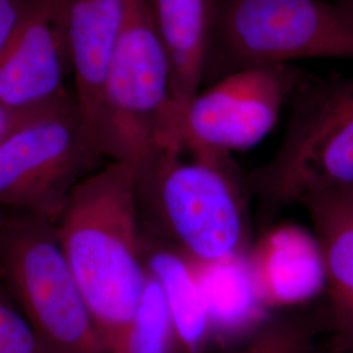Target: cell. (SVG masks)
I'll use <instances>...</instances> for the list:
<instances>
[{
    "label": "cell",
    "instance_id": "11",
    "mask_svg": "<svg viewBox=\"0 0 353 353\" xmlns=\"http://www.w3.org/2000/svg\"><path fill=\"white\" fill-rule=\"evenodd\" d=\"M252 285L268 306L309 303L327 290L323 256L313 233L297 225H278L246 252Z\"/></svg>",
    "mask_w": 353,
    "mask_h": 353
},
{
    "label": "cell",
    "instance_id": "9",
    "mask_svg": "<svg viewBox=\"0 0 353 353\" xmlns=\"http://www.w3.org/2000/svg\"><path fill=\"white\" fill-rule=\"evenodd\" d=\"M72 72L64 0H29L24 17L0 58V103L37 109L70 92Z\"/></svg>",
    "mask_w": 353,
    "mask_h": 353
},
{
    "label": "cell",
    "instance_id": "21",
    "mask_svg": "<svg viewBox=\"0 0 353 353\" xmlns=\"http://www.w3.org/2000/svg\"><path fill=\"white\" fill-rule=\"evenodd\" d=\"M4 217H6V211H3V210H0V227H1V224H3V221H4Z\"/></svg>",
    "mask_w": 353,
    "mask_h": 353
},
{
    "label": "cell",
    "instance_id": "17",
    "mask_svg": "<svg viewBox=\"0 0 353 353\" xmlns=\"http://www.w3.org/2000/svg\"><path fill=\"white\" fill-rule=\"evenodd\" d=\"M314 316H281L263 323L242 353H316Z\"/></svg>",
    "mask_w": 353,
    "mask_h": 353
},
{
    "label": "cell",
    "instance_id": "8",
    "mask_svg": "<svg viewBox=\"0 0 353 353\" xmlns=\"http://www.w3.org/2000/svg\"><path fill=\"white\" fill-rule=\"evenodd\" d=\"M305 76L290 64L250 67L201 90L176 122L170 150L221 157L261 143Z\"/></svg>",
    "mask_w": 353,
    "mask_h": 353
},
{
    "label": "cell",
    "instance_id": "13",
    "mask_svg": "<svg viewBox=\"0 0 353 353\" xmlns=\"http://www.w3.org/2000/svg\"><path fill=\"white\" fill-rule=\"evenodd\" d=\"M303 205L323 256L338 341L353 351V186L309 196Z\"/></svg>",
    "mask_w": 353,
    "mask_h": 353
},
{
    "label": "cell",
    "instance_id": "10",
    "mask_svg": "<svg viewBox=\"0 0 353 353\" xmlns=\"http://www.w3.org/2000/svg\"><path fill=\"white\" fill-rule=\"evenodd\" d=\"M132 0H64L76 102L90 147L96 134L106 70L127 21Z\"/></svg>",
    "mask_w": 353,
    "mask_h": 353
},
{
    "label": "cell",
    "instance_id": "22",
    "mask_svg": "<svg viewBox=\"0 0 353 353\" xmlns=\"http://www.w3.org/2000/svg\"><path fill=\"white\" fill-rule=\"evenodd\" d=\"M316 353H318V352H316Z\"/></svg>",
    "mask_w": 353,
    "mask_h": 353
},
{
    "label": "cell",
    "instance_id": "19",
    "mask_svg": "<svg viewBox=\"0 0 353 353\" xmlns=\"http://www.w3.org/2000/svg\"><path fill=\"white\" fill-rule=\"evenodd\" d=\"M29 0H0V58L20 26Z\"/></svg>",
    "mask_w": 353,
    "mask_h": 353
},
{
    "label": "cell",
    "instance_id": "4",
    "mask_svg": "<svg viewBox=\"0 0 353 353\" xmlns=\"http://www.w3.org/2000/svg\"><path fill=\"white\" fill-rule=\"evenodd\" d=\"M310 58L353 59V0H214L207 72Z\"/></svg>",
    "mask_w": 353,
    "mask_h": 353
},
{
    "label": "cell",
    "instance_id": "3",
    "mask_svg": "<svg viewBox=\"0 0 353 353\" xmlns=\"http://www.w3.org/2000/svg\"><path fill=\"white\" fill-rule=\"evenodd\" d=\"M290 103L278 151L246 178L262 224L309 196L353 186V76L303 77Z\"/></svg>",
    "mask_w": 353,
    "mask_h": 353
},
{
    "label": "cell",
    "instance_id": "14",
    "mask_svg": "<svg viewBox=\"0 0 353 353\" xmlns=\"http://www.w3.org/2000/svg\"><path fill=\"white\" fill-rule=\"evenodd\" d=\"M144 250L148 272L164 292L182 351L199 352L212 326L192 265L172 249L145 236Z\"/></svg>",
    "mask_w": 353,
    "mask_h": 353
},
{
    "label": "cell",
    "instance_id": "20",
    "mask_svg": "<svg viewBox=\"0 0 353 353\" xmlns=\"http://www.w3.org/2000/svg\"><path fill=\"white\" fill-rule=\"evenodd\" d=\"M51 105L37 108V109H13L0 103V147L10 139L11 135L14 134L20 127L24 126L26 122H29L30 119L37 117L38 114L50 108Z\"/></svg>",
    "mask_w": 353,
    "mask_h": 353
},
{
    "label": "cell",
    "instance_id": "18",
    "mask_svg": "<svg viewBox=\"0 0 353 353\" xmlns=\"http://www.w3.org/2000/svg\"><path fill=\"white\" fill-rule=\"evenodd\" d=\"M0 353H46L0 276Z\"/></svg>",
    "mask_w": 353,
    "mask_h": 353
},
{
    "label": "cell",
    "instance_id": "15",
    "mask_svg": "<svg viewBox=\"0 0 353 353\" xmlns=\"http://www.w3.org/2000/svg\"><path fill=\"white\" fill-rule=\"evenodd\" d=\"M202 290L212 331L232 334L254 325L261 303L246 263V254L211 265H191Z\"/></svg>",
    "mask_w": 353,
    "mask_h": 353
},
{
    "label": "cell",
    "instance_id": "5",
    "mask_svg": "<svg viewBox=\"0 0 353 353\" xmlns=\"http://www.w3.org/2000/svg\"><path fill=\"white\" fill-rule=\"evenodd\" d=\"M0 276L46 353H108L67 261L57 224L6 211Z\"/></svg>",
    "mask_w": 353,
    "mask_h": 353
},
{
    "label": "cell",
    "instance_id": "16",
    "mask_svg": "<svg viewBox=\"0 0 353 353\" xmlns=\"http://www.w3.org/2000/svg\"><path fill=\"white\" fill-rule=\"evenodd\" d=\"M109 353H183L164 292L150 272L137 312Z\"/></svg>",
    "mask_w": 353,
    "mask_h": 353
},
{
    "label": "cell",
    "instance_id": "12",
    "mask_svg": "<svg viewBox=\"0 0 353 353\" xmlns=\"http://www.w3.org/2000/svg\"><path fill=\"white\" fill-rule=\"evenodd\" d=\"M152 21L172 70L170 123L201 92L214 28V0H148Z\"/></svg>",
    "mask_w": 353,
    "mask_h": 353
},
{
    "label": "cell",
    "instance_id": "7",
    "mask_svg": "<svg viewBox=\"0 0 353 353\" xmlns=\"http://www.w3.org/2000/svg\"><path fill=\"white\" fill-rule=\"evenodd\" d=\"M99 161L70 93L0 147V210L57 224L76 185Z\"/></svg>",
    "mask_w": 353,
    "mask_h": 353
},
{
    "label": "cell",
    "instance_id": "6",
    "mask_svg": "<svg viewBox=\"0 0 353 353\" xmlns=\"http://www.w3.org/2000/svg\"><path fill=\"white\" fill-rule=\"evenodd\" d=\"M173 103L172 70L148 0H132L101 92L96 148L113 161L138 165L159 150Z\"/></svg>",
    "mask_w": 353,
    "mask_h": 353
},
{
    "label": "cell",
    "instance_id": "2",
    "mask_svg": "<svg viewBox=\"0 0 353 353\" xmlns=\"http://www.w3.org/2000/svg\"><path fill=\"white\" fill-rule=\"evenodd\" d=\"M190 157L160 150L135 166L144 236L191 265L245 255L252 246L246 179L230 156Z\"/></svg>",
    "mask_w": 353,
    "mask_h": 353
},
{
    "label": "cell",
    "instance_id": "1",
    "mask_svg": "<svg viewBox=\"0 0 353 353\" xmlns=\"http://www.w3.org/2000/svg\"><path fill=\"white\" fill-rule=\"evenodd\" d=\"M61 243L109 353L148 280L135 165L113 161L84 176L57 223Z\"/></svg>",
    "mask_w": 353,
    "mask_h": 353
}]
</instances>
